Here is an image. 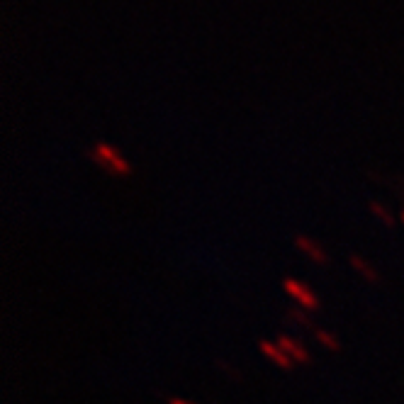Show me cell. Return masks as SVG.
<instances>
[{
    "label": "cell",
    "mask_w": 404,
    "mask_h": 404,
    "mask_svg": "<svg viewBox=\"0 0 404 404\" xmlns=\"http://www.w3.org/2000/svg\"><path fill=\"white\" fill-rule=\"evenodd\" d=\"M258 349H261V354H263L265 358H268L270 363H275V366L282 368V371H292V368H295V361H292V358L280 349L278 341H270V339H263V341L258 344Z\"/></svg>",
    "instance_id": "obj_3"
},
{
    "label": "cell",
    "mask_w": 404,
    "mask_h": 404,
    "mask_svg": "<svg viewBox=\"0 0 404 404\" xmlns=\"http://www.w3.org/2000/svg\"><path fill=\"white\" fill-rule=\"evenodd\" d=\"M278 346H280L282 351H285L287 356L292 358V361L299 363V366H309V363H312L309 351L304 349V346L299 344L297 339H292V336H287V334H282V336H278Z\"/></svg>",
    "instance_id": "obj_4"
},
{
    "label": "cell",
    "mask_w": 404,
    "mask_h": 404,
    "mask_svg": "<svg viewBox=\"0 0 404 404\" xmlns=\"http://www.w3.org/2000/svg\"><path fill=\"white\" fill-rule=\"evenodd\" d=\"M169 404H190V402H186V400H178V397H171Z\"/></svg>",
    "instance_id": "obj_10"
},
{
    "label": "cell",
    "mask_w": 404,
    "mask_h": 404,
    "mask_svg": "<svg viewBox=\"0 0 404 404\" xmlns=\"http://www.w3.org/2000/svg\"><path fill=\"white\" fill-rule=\"evenodd\" d=\"M88 156L95 161L97 166H100L102 171H107L110 176L127 178V176H129V173H132L129 161H127L124 156L117 152V149L110 147V144H105V142H97L95 147L88 152Z\"/></svg>",
    "instance_id": "obj_1"
},
{
    "label": "cell",
    "mask_w": 404,
    "mask_h": 404,
    "mask_svg": "<svg viewBox=\"0 0 404 404\" xmlns=\"http://www.w3.org/2000/svg\"><path fill=\"white\" fill-rule=\"evenodd\" d=\"M351 265H354V268H356L358 273H361L366 280H371V282H380L378 270H375L371 263H366V261H363V258L358 256V253H351Z\"/></svg>",
    "instance_id": "obj_6"
},
{
    "label": "cell",
    "mask_w": 404,
    "mask_h": 404,
    "mask_svg": "<svg viewBox=\"0 0 404 404\" xmlns=\"http://www.w3.org/2000/svg\"><path fill=\"white\" fill-rule=\"evenodd\" d=\"M371 212H373V215L378 217L383 224H388V227H392V224H395V219H392V215H390L388 210H385L383 205H380V202H371Z\"/></svg>",
    "instance_id": "obj_9"
},
{
    "label": "cell",
    "mask_w": 404,
    "mask_h": 404,
    "mask_svg": "<svg viewBox=\"0 0 404 404\" xmlns=\"http://www.w3.org/2000/svg\"><path fill=\"white\" fill-rule=\"evenodd\" d=\"M314 339H317V341H319L321 346H324V349L334 351V354H339V351H341V344H339V339L334 336V334L324 331V329H314Z\"/></svg>",
    "instance_id": "obj_7"
},
{
    "label": "cell",
    "mask_w": 404,
    "mask_h": 404,
    "mask_svg": "<svg viewBox=\"0 0 404 404\" xmlns=\"http://www.w3.org/2000/svg\"><path fill=\"white\" fill-rule=\"evenodd\" d=\"M282 287H285L287 295L295 299L297 307H302L304 312H319V307H321L319 297H317L307 285H302V282L295 278H285L282 280Z\"/></svg>",
    "instance_id": "obj_2"
},
{
    "label": "cell",
    "mask_w": 404,
    "mask_h": 404,
    "mask_svg": "<svg viewBox=\"0 0 404 404\" xmlns=\"http://www.w3.org/2000/svg\"><path fill=\"white\" fill-rule=\"evenodd\" d=\"M287 317H290L292 321H297V324H302V326H307L314 331V321H312V317L304 314V309L302 307H295V309H287Z\"/></svg>",
    "instance_id": "obj_8"
},
{
    "label": "cell",
    "mask_w": 404,
    "mask_h": 404,
    "mask_svg": "<svg viewBox=\"0 0 404 404\" xmlns=\"http://www.w3.org/2000/svg\"><path fill=\"white\" fill-rule=\"evenodd\" d=\"M295 244H297V249L307 253V256H309V258H312V261H314V263H319V265H326V263H329V256H326V251L321 249V246L317 244L314 239H309V236H302V234H299L297 239H295Z\"/></svg>",
    "instance_id": "obj_5"
},
{
    "label": "cell",
    "mask_w": 404,
    "mask_h": 404,
    "mask_svg": "<svg viewBox=\"0 0 404 404\" xmlns=\"http://www.w3.org/2000/svg\"><path fill=\"white\" fill-rule=\"evenodd\" d=\"M402 222H404V212H402Z\"/></svg>",
    "instance_id": "obj_11"
}]
</instances>
